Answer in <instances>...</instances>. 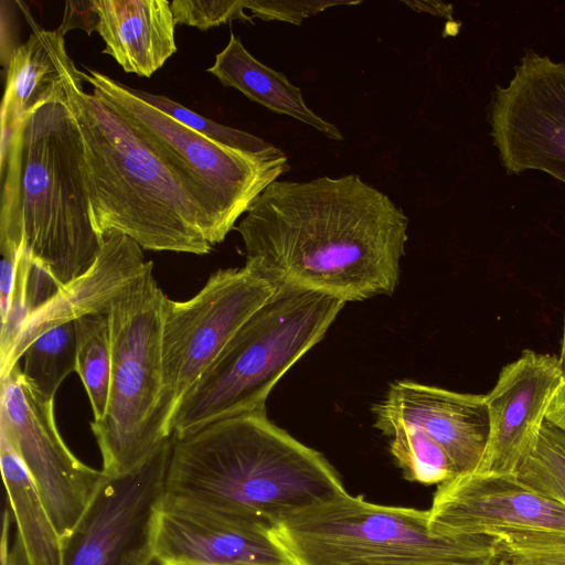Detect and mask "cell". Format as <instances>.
<instances>
[{
  "label": "cell",
  "instance_id": "cell-16",
  "mask_svg": "<svg viewBox=\"0 0 565 565\" xmlns=\"http://www.w3.org/2000/svg\"><path fill=\"white\" fill-rule=\"evenodd\" d=\"M156 555L177 564L294 565L268 529L163 503Z\"/></svg>",
  "mask_w": 565,
  "mask_h": 565
},
{
  "label": "cell",
  "instance_id": "cell-35",
  "mask_svg": "<svg viewBox=\"0 0 565 565\" xmlns=\"http://www.w3.org/2000/svg\"><path fill=\"white\" fill-rule=\"evenodd\" d=\"M177 565H201V564H177Z\"/></svg>",
  "mask_w": 565,
  "mask_h": 565
},
{
  "label": "cell",
  "instance_id": "cell-19",
  "mask_svg": "<svg viewBox=\"0 0 565 565\" xmlns=\"http://www.w3.org/2000/svg\"><path fill=\"white\" fill-rule=\"evenodd\" d=\"M64 34L60 28H34L10 57L1 105V151L30 111L64 97L65 81L77 71L66 52Z\"/></svg>",
  "mask_w": 565,
  "mask_h": 565
},
{
  "label": "cell",
  "instance_id": "cell-7",
  "mask_svg": "<svg viewBox=\"0 0 565 565\" xmlns=\"http://www.w3.org/2000/svg\"><path fill=\"white\" fill-rule=\"evenodd\" d=\"M149 262L113 301L108 316L111 379L104 417L90 423L106 477L145 463L171 436L160 417L162 312L166 295Z\"/></svg>",
  "mask_w": 565,
  "mask_h": 565
},
{
  "label": "cell",
  "instance_id": "cell-27",
  "mask_svg": "<svg viewBox=\"0 0 565 565\" xmlns=\"http://www.w3.org/2000/svg\"><path fill=\"white\" fill-rule=\"evenodd\" d=\"M361 1H327V0H244L245 9L253 18L264 21H284L296 25L310 15L335 6H354Z\"/></svg>",
  "mask_w": 565,
  "mask_h": 565
},
{
  "label": "cell",
  "instance_id": "cell-33",
  "mask_svg": "<svg viewBox=\"0 0 565 565\" xmlns=\"http://www.w3.org/2000/svg\"><path fill=\"white\" fill-rule=\"evenodd\" d=\"M558 360H559L563 373L565 375V315H564V329H563V338H562V345H561V354L558 356Z\"/></svg>",
  "mask_w": 565,
  "mask_h": 565
},
{
  "label": "cell",
  "instance_id": "cell-29",
  "mask_svg": "<svg viewBox=\"0 0 565 565\" xmlns=\"http://www.w3.org/2000/svg\"><path fill=\"white\" fill-rule=\"evenodd\" d=\"M97 17L89 1H67L62 24L58 26L64 33L70 29L81 28L88 34L95 30Z\"/></svg>",
  "mask_w": 565,
  "mask_h": 565
},
{
  "label": "cell",
  "instance_id": "cell-31",
  "mask_svg": "<svg viewBox=\"0 0 565 565\" xmlns=\"http://www.w3.org/2000/svg\"><path fill=\"white\" fill-rule=\"evenodd\" d=\"M545 420L557 428L565 444V381L554 394L548 406Z\"/></svg>",
  "mask_w": 565,
  "mask_h": 565
},
{
  "label": "cell",
  "instance_id": "cell-10",
  "mask_svg": "<svg viewBox=\"0 0 565 565\" xmlns=\"http://www.w3.org/2000/svg\"><path fill=\"white\" fill-rule=\"evenodd\" d=\"M274 292L266 280L244 266L214 271L189 300L166 297L160 417L170 436V422L182 397Z\"/></svg>",
  "mask_w": 565,
  "mask_h": 565
},
{
  "label": "cell",
  "instance_id": "cell-6",
  "mask_svg": "<svg viewBox=\"0 0 565 565\" xmlns=\"http://www.w3.org/2000/svg\"><path fill=\"white\" fill-rule=\"evenodd\" d=\"M269 532L294 565H492L499 543L436 533L428 510L348 492L294 513Z\"/></svg>",
  "mask_w": 565,
  "mask_h": 565
},
{
  "label": "cell",
  "instance_id": "cell-30",
  "mask_svg": "<svg viewBox=\"0 0 565 565\" xmlns=\"http://www.w3.org/2000/svg\"><path fill=\"white\" fill-rule=\"evenodd\" d=\"M13 516L9 508L4 509L1 547H0V562L1 565H30L22 541L15 531V536L12 545H9V530Z\"/></svg>",
  "mask_w": 565,
  "mask_h": 565
},
{
  "label": "cell",
  "instance_id": "cell-17",
  "mask_svg": "<svg viewBox=\"0 0 565 565\" xmlns=\"http://www.w3.org/2000/svg\"><path fill=\"white\" fill-rule=\"evenodd\" d=\"M142 248L122 233L103 235L94 264L79 277L58 288L25 320L0 375L7 374L22 358L28 345L50 328L83 316L109 311L113 301L148 267Z\"/></svg>",
  "mask_w": 565,
  "mask_h": 565
},
{
  "label": "cell",
  "instance_id": "cell-28",
  "mask_svg": "<svg viewBox=\"0 0 565 565\" xmlns=\"http://www.w3.org/2000/svg\"><path fill=\"white\" fill-rule=\"evenodd\" d=\"M498 542L492 565H565V541L526 545Z\"/></svg>",
  "mask_w": 565,
  "mask_h": 565
},
{
  "label": "cell",
  "instance_id": "cell-21",
  "mask_svg": "<svg viewBox=\"0 0 565 565\" xmlns=\"http://www.w3.org/2000/svg\"><path fill=\"white\" fill-rule=\"evenodd\" d=\"M0 466L8 505L30 565H61L62 539L19 452L1 431Z\"/></svg>",
  "mask_w": 565,
  "mask_h": 565
},
{
  "label": "cell",
  "instance_id": "cell-12",
  "mask_svg": "<svg viewBox=\"0 0 565 565\" xmlns=\"http://www.w3.org/2000/svg\"><path fill=\"white\" fill-rule=\"evenodd\" d=\"M172 440L171 436L134 471L106 477L62 541L61 565H147L151 561Z\"/></svg>",
  "mask_w": 565,
  "mask_h": 565
},
{
  "label": "cell",
  "instance_id": "cell-2",
  "mask_svg": "<svg viewBox=\"0 0 565 565\" xmlns=\"http://www.w3.org/2000/svg\"><path fill=\"white\" fill-rule=\"evenodd\" d=\"M81 71L63 100L83 142V175L96 232L122 233L142 249L209 254L234 225L213 194L152 146Z\"/></svg>",
  "mask_w": 565,
  "mask_h": 565
},
{
  "label": "cell",
  "instance_id": "cell-25",
  "mask_svg": "<svg viewBox=\"0 0 565 565\" xmlns=\"http://www.w3.org/2000/svg\"><path fill=\"white\" fill-rule=\"evenodd\" d=\"M145 103L170 116L178 122L223 146L250 153L273 151L276 147L252 134L218 124L163 95L131 88Z\"/></svg>",
  "mask_w": 565,
  "mask_h": 565
},
{
  "label": "cell",
  "instance_id": "cell-5",
  "mask_svg": "<svg viewBox=\"0 0 565 565\" xmlns=\"http://www.w3.org/2000/svg\"><path fill=\"white\" fill-rule=\"evenodd\" d=\"M344 305L312 290H275L182 397L170 422L171 436L265 409L273 387L322 340Z\"/></svg>",
  "mask_w": 565,
  "mask_h": 565
},
{
  "label": "cell",
  "instance_id": "cell-11",
  "mask_svg": "<svg viewBox=\"0 0 565 565\" xmlns=\"http://www.w3.org/2000/svg\"><path fill=\"white\" fill-rule=\"evenodd\" d=\"M0 431L14 445L63 541L106 476L68 449L55 424L54 399H44L31 388L19 363L1 376Z\"/></svg>",
  "mask_w": 565,
  "mask_h": 565
},
{
  "label": "cell",
  "instance_id": "cell-22",
  "mask_svg": "<svg viewBox=\"0 0 565 565\" xmlns=\"http://www.w3.org/2000/svg\"><path fill=\"white\" fill-rule=\"evenodd\" d=\"M76 320L54 326L36 337L25 349L22 374L31 388L44 399H54L64 379L76 372Z\"/></svg>",
  "mask_w": 565,
  "mask_h": 565
},
{
  "label": "cell",
  "instance_id": "cell-13",
  "mask_svg": "<svg viewBox=\"0 0 565 565\" xmlns=\"http://www.w3.org/2000/svg\"><path fill=\"white\" fill-rule=\"evenodd\" d=\"M429 525L444 535L490 536L505 544L565 541V505L515 475L465 473L437 484Z\"/></svg>",
  "mask_w": 565,
  "mask_h": 565
},
{
  "label": "cell",
  "instance_id": "cell-4",
  "mask_svg": "<svg viewBox=\"0 0 565 565\" xmlns=\"http://www.w3.org/2000/svg\"><path fill=\"white\" fill-rule=\"evenodd\" d=\"M0 161L1 255L25 249L33 280L57 290L83 275L103 245L89 213L82 137L63 98L30 111Z\"/></svg>",
  "mask_w": 565,
  "mask_h": 565
},
{
  "label": "cell",
  "instance_id": "cell-3",
  "mask_svg": "<svg viewBox=\"0 0 565 565\" xmlns=\"http://www.w3.org/2000/svg\"><path fill=\"white\" fill-rule=\"evenodd\" d=\"M172 438L163 504L270 530L347 492L324 456L271 423L266 408Z\"/></svg>",
  "mask_w": 565,
  "mask_h": 565
},
{
  "label": "cell",
  "instance_id": "cell-26",
  "mask_svg": "<svg viewBox=\"0 0 565 565\" xmlns=\"http://www.w3.org/2000/svg\"><path fill=\"white\" fill-rule=\"evenodd\" d=\"M244 0H173L171 10L177 24L194 26L201 31L234 20L252 21L244 12Z\"/></svg>",
  "mask_w": 565,
  "mask_h": 565
},
{
  "label": "cell",
  "instance_id": "cell-24",
  "mask_svg": "<svg viewBox=\"0 0 565 565\" xmlns=\"http://www.w3.org/2000/svg\"><path fill=\"white\" fill-rule=\"evenodd\" d=\"M515 476L529 488L565 505V444L556 427L544 422L534 448Z\"/></svg>",
  "mask_w": 565,
  "mask_h": 565
},
{
  "label": "cell",
  "instance_id": "cell-1",
  "mask_svg": "<svg viewBox=\"0 0 565 565\" xmlns=\"http://www.w3.org/2000/svg\"><path fill=\"white\" fill-rule=\"evenodd\" d=\"M408 218L358 174L274 181L237 225L245 267L275 290L303 289L344 302L392 295Z\"/></svg>",
  "mask_w": 565,
  "mask_h": 565
},
{
  "label": "cell",
  "instance_id": "cell-23",
  "mask_svg": "<svg viewBox=\"0 0 565 565\" xmlns=\"http://www.w3.org/2000/svg\"><path fill=\"white\" fill-rule=\"evenodd\" d=\"M76 372L88 395L94 420H100L108 403L113 365L108 311L76 319Z\"/></svg>",
  "mask_w": 565,
  "mask_h": 565
},
{
  "label": "cell",
  "instance_id": "cell-34",
  "mask_svg": "<svg viewBox=\"0 0 565 565\" xmlns=\"http://www.w3.org/2000/svg\"><path fill=\"white\" fill-rule=\"evenodd\" d=\"M147 565H177V564L172 561L164 559L154 554V556L151 558V561Z\"/></svg>",
  "mask_w": 565,
  "mask_h": 565
},
{
  "label": "cell",
  "instance_id": "cell-18",
  "mask_svg": "<svg viewBox=\"0 0 565 565\" xmlns=\"http://www.w3.org/2000/svg\"><path fill=\"white\" fill-rule=\"evenodd\" d=\"M95 30L126 73L150 77L178 50L175 20L167 0H90Z\"/></svg>",
  "mask_w": 565,
  "mask_h": 565
},
{
  "label": "cell",
  "instance_id": "cell-9",
  "mask_svg": "<svg viewBox=\"0 0 565 565\" xmlns=\"http://www.w3.org/2000/svg\"><path fill=\"white\" fill-rule=\"evenodd\" d=\"M82 79L99 92L158 150L203 184L230 222L246 213L262 192L289 170L279 148L250 153L212 141L136 96L131 87L87 68Z\"/></svg>",
  "mask_w": 565,
  "mask_h": 565
},
{
  "label": "cell",
  "instance_id": "cell-15",
  "mask_svg": "<svg viewBox=\"0 0 565 565\" xmlns=\"http://www.w3.org/2000/svg\"><path fill=\"white\" fill-rule=\"evenodd\" d=\"M565 381L556 355L523 350L486 395L490 434L476 472L515 475L534 448L551 401Z\"/></svg>",
  "mask_w": 565,
  "mask_h": 565
},
{
  "label": "cell",
  "instance_id": "cell-8",
  "mask_svg": "<svg viewBox=\"0 0 565 565\" xmlns=\"http://www.w3.org/2000/svg\"><path fill=\"white\" fill-rule=\"evenodd\" d=\"M372 412L409 481L439 484L481 465L490 434L486 395L404 380L391 384Z\"/></svg>",
  "mask_w": 565,
  "mask_h": 565
},
{
  "label": "cell",
  "instance_id": "cell-32",
  "mask_svg": "<svg viewBox=\"0 0 565 565\" xmlns=\"http://www.w3.org/2000/svg\"><path fill=\"white\" fill-rule=\"evenodd\" d=\"M405 3L415 11L428 12L443 18H450L452 12L450 4L439 1H405Z\"/></svg>",
  "mask_w": 565,
  "mask_h": 565
},
{
  "label": "cell",
  "instance_id": "cell-14",
  "mask_svg": "<svg viewBox=\"0 0 565 565\" xmlns=\"http://www.w3.org/2000/svg\"><path fill=\"white\" fill-rule=\"evenodd\" d=\"M490 124L508 173L539 170L565 184V63L527 51L497 86Z\"/></svg>",
  "mask_w": 565,
  "mask_h": 565
},
{
  "label": "cell",
  "instance_id": "cell-20",
  "mask_svg": "<svg viewBox=\"0 0 565 565\" xmlns=\"http://www.w3.org/2000/svg\"><path fill=\"white\" fill-rule=\"evenodd\" d=\"M206 72L214 75L225 87L239 90L248 99L269 110L309 125L332 140H343L333 124L316 115L306 105L299 87L292 85L281 72L256 60L233 33Z\"/></svg>",
  "mask_w": 565,
  "mask_h": 565
}]
</instances>
